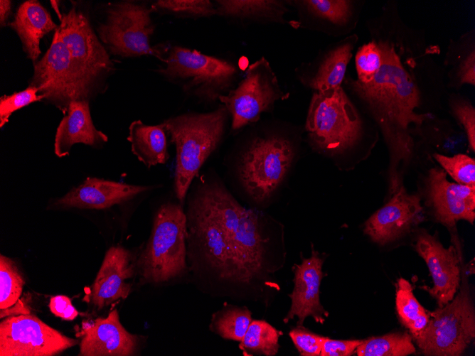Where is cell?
I'll list each match as a JSON object with an SVG mask.
<instances>
[{
	"mask_svg": "<svg viewBox=\"0 0 475 356\" xmlns=\"http://www.w3.org/2000/svg\"><path fill=\"white\" fill-rule=\"evenodd\" d=\"M382 65L368 83L351 80V87L366 104L380 126L389 149L390 193L400 187V165L407 163L414 149V131L429 115L415 112L420 106V91L414 78L402 65L393 44L378 42Z\"/></svg>",
	"mask_w": 475,
	"mask_h": 356,
	"instance_id": "1",
	"label": "cell"
},
{
	"mask_svg": "<svg viewBox=\"0 0 475 356\" xmlns=\"http://www.w3.org/2000/svg\"><path fill=\"white\" fill-rule=\"evenodd\" d=\"M200 188L218 219L234 283L250 284L262 276L268 241L257 213L242 206L220 183L203 182Z\"/></svg>",
	"mask_w": 475,
	"mask_h": 356,
	"instance_id": "2",
	"label": "cell"
},
{
	"mask_svg": "<svg viewBox=\"0 0 475 356\" xmlns=\"http://www.w3.org/2000/svg\"><path fill=\"white\" fill-rule=\"evenodd\" d=\"M227 113L221 105L210 112L184 114L161 123L176 147L174 191L180 203L184 202L193 180L218 145Z\"/></svg>",
	"mask_w": 475,
	"mask_h": 356,
	"instance_id": "3",
	"label": "cell"
},
{
	"mask_svg": "<svg viewBox=\"0 0 475 356\" xmlns=\"http://www.w3.org/2000/svg\"><path fill=\"white\" fill-rule=\"evenodd\" d=\"M187 218L181 205L167 203L159 209L151 237L138 265L146 282L159 284L187 269Z\"/></svg>",
	"mask_w": 475,
	"mask_h": 356,
	"instance_id": "4",
	"label": "cell"
},
{
	"mask_svg": "<svg viewBox=\"0 0 475 356\" xmlns=\"http://www.w3.org/2000/svg\"><path fill=\"white\" fill-rule=\"evenodd\" d=\"M459 292L432 312L416 336L415 342L425 355H461L475 338V312L469 288L462 275Z\"/></svg>",
	"mask_w": 475,
	"mask_h": 356,
	"instance_id": "5",
	"label": "cell"
},
{
	"mask_svg": "<svg viewBox=\"0 0 475 356\" xmlns=\"http://www.w3.org/2000/svg\"><path fill=\"white\" fill-rule=\"evenodd\" d=\"M306 129L317 148L341 153L358 141L362 126L356 109L340 86L313 95Z\"/></svg>",
	"mask_w": 475,
	"mask_h": 356,
	"instance_id": "6",
	"label": "cell"
},
{
	"mask_svg": "<svg viewBox=\"0 0 475 356\" xmlns=\"http://www.w3.org/2000/svg\"><path fill=\"white\" fill-rule=\"evenodd\" d=\"M165 59L166 66L159 72L185 92L208 101L218 99L237 72L226 60L179 46L171 48Z\"/></svg>",
	"mask_w": 475,
	"mask_h": 356,
	"instance_id": "7",
	"label": "cell"
},
{
	"mask_svg": "<svg viewBox=\"0 0 475 356\" xmlns=\"http://www.w3.org/2000/svg\"><path fill=\"white\" fill-rule=\"evenodd\" d=\"M294 156L291 143L281 137H259L241 156L240 181L246 193L262 202L273 193L283 180Z\"/></svg>",
	"mask_w": 475,
	"mask_h": 356,
	"instance_id": "8",
	"label": "cell"
},
{
	"mask_svg": "<svg viewBox=\"0 0 475 356\" xmlns=\"http://www.w3.org/2000/svg\"><path fill=\"white\" fill-rule=\"evenodd\" d=\"M151 6L132 1L112 4L107 10L105 23L100 25L98 33L110 52L122 57L153 55L164 63L162 52L150 45L154 26L151 20Z\"/></svg>",
	"mask_w": 475,
	"mask_h": 356,
	"instance_id": "9",
	"label": "cell"
},
{
	"mask_svg": "<svg viewBox=\"0 0 475 356\" xmlns=\"http://www.w3.org/2000/svg\"><path fill=\"white\" fill-rule=\"evenodd\" d=\"M91 84L79 72L57 28L50 46L34 64L31 85L65 114L71 102L87 99Z\"/></svg>",
	"mask_w": 475,
	"mask_h": 356,
	"instance_id": "10",
	"label": "cell"
},
{
	"mask_svg": "<svg viewBox=\"0 0 475 356\" xmlns=\"http://www.w3.org/2000/svg\"><path fill=\"white\" fill-rule=\"evenodd\" d=\"M279 98L283 99L284 94L268 61L263 57L249 65L235 89L218 97L232 117L234 130L256 122L260 114L270 110Z\"/></svg>",
	"mask_w": 475,
	"mask_h": 356,
	"instance_id": "11",
	"label": "cell"
},
{
	"mask_svg": "<svg viewBox=\"0 0 475 356\" xmlns=\"http://www.w3.org/2000/svg\"><path fill=\"white\" fill-rule=\"evenodd\" d=\"M77 343L31 314L8 316L0 323V356H53Z\"/></svg>",
	"mask_w": 475,
	"mask_h": 356,
	"instance_id": "12",
	"label": "cell"
},
{
	"mask_svg": "<svg viewBox=\"0 0 475 356\" xmlns=\"http://www.w3.org/2000/svg\"><path fill=\"white\" fill-rule=\"evenodd\" d=\"M81 75L89 82L113 68L108 53L91 28L85 16L73 6L63 14L58 28Z\"/></svg>",
	"mask_w": 475,
	"mask_h": 356,
	"instance_id": "13",
	"label": "cell"
},
{
	"mask_svg": "<svg viewBox=\"0 0 475 356\" xmlns=\"http://www.w3.org/2000/svg\"><path fill=\"white\" fill-rule=\"evenodd\" d=\"M415 249L425 261L434 286L429 290L442 307L451 301L461 282V257L456 246L445 248L436 235L423 231L417 238Z\"/></svg>",
	"mask_w": 475,
	"mask_h": 356,
	"instance_id": "14",
	"label": "cell"
},
{
	"mask_svg": "<svg viewBox=\"0 0 475 356\" xmlns=\"http://www.w3.org/2000/svg\"><path fill=\"white\" fill-rule=\"evenodd\" d=\"M393 194L365 222L364 233L380 245L396 240L424 219L418 195L408 194L403 185Z\"/></svg>",
	"mask_w": 475,
	"mask_h": 356,
	"instance_id": "15",
	"label": "cell"
},
{
	"mask_svg": "<svg viewBox=\"0 0 475 356\" xmlns=\"http://www.w3.org/2000/svg\"><path fill=\"white\" fill-rule=\"evenodd\" d=\"M427 184L429 201L438 222L449 228L460 220L474 223L475 187L449 182L447 173L439 168L429 170Z\"/></svg>",
	"mask_w": 475,
	"mask_h": 356,
	"instance_id": "16",
	"label": "cell"
},
{
	"mask_svg": "<svg viewBox=\"0 0 475 356\" xmlns=\"http://www.w3.org/2000/svg\"><path fill=\"white\" fill-rule=\"evenodd\" d=\"M324 259L319 256L312 247L311 256L302 258L301 264H295L292 267L294 271V289L289 295L292 304L289 312L284 318L287 323L295 316L298 318L297 325L302 326L303 323L309 316L312 317L316 323H323L324 316L328 315L320 302L319 288L324 276L322 266Z\"/></svg>",
	"mask_w": 475,
	"mask_h": 356,
	"instance_id": "17",
	"label": "cell"
},
{
	"mask_svg": "<svg viewBox=\"0 0 475 356\" xmlns=\"http://www.w3.org/2000/svg\"><path fill=\"white\" fill-rule=\"evenodd\" d=\"M80 356H130L136 354L138 338L123 327L117 309L106 318L83 322Z\"/></svg>",
	"mask_w": 475,
	"mask_h": 356,
	"instance_id": "18",
	"label": "cell"
},
{
	"mask_svg": "<svg viewBox=\"0 0 475 356\" xmlns=\"http://www.w3.org/2000/svg\"><path fill=\"white\" fill-rule=\"evenodd\" d=\"M134 269L129 251L121 246L110 247L92 285L90 302L100 310L117 300L125 299L132 287L127 281L134 276Z\"/></svg>",
	"mask_w": 475,
	"mask_h": 356,
	"instance_id": "19",
	"label": "cell"
},
{
	"mask_svg": "<svg viewBox=\"0 0 475 356\" xmlns=\"http://www.w3.org/2000/svg\"><path fill=\"white\" fill-rule=\"evenodd\" d=\"M150 187L87 178L56 202L63 207L82 209H105L132 199Z\"/></svg>",
	"mask_w": 475,
	"mask_h": 356,
	"instance_id": "20",
	"label": "cell"
},
{
	"mask_svg": "<svg viewBox=\"0 0 475 356\" xmlns=\"http://www.w3.org/2000/svg\"><path fill=\"white\" fill-rule=\"evenodd\" d=\"M108 138L93 124L87 99L71 102L55 133L54 151L61 158L68 156L77 143L96 146L107 142Z\"/></svg>",
	"mask_w": 475,
	"mask_h": 356,
	"instance_id": "21",
	"label": "cell"
},
{
	"mask_svg": "<svg viewBox=\"0 0 475 356\" xmlns=\"http://www.w3.org/2000/svg\"><path fill=\"white\" fill-rule=\"evenodd\" d=\"M9 26L18 34L28 58L34 63L41 53V39L58 28L47 10L34 0L26 1L20 5Z\"/></svg>",
	"mask_w": 475,
	"mask_h": 356,
	"instance_id": "22",
	"label": "cell"
},
{
	"mask_svg": "<svg viewBox=\"0 0 475 356\" xmlns=\"http://www.w3.org/2000/svg\"><path fill=\"white\" fill-rule=\"evenodd\" d=\"M166 133L161 124L151 126L136 120L129 125L127 139L132 151L147 168L168 161Z\"/></svg>",
	"mask_w": 475,
	"mask_h": 356,
	"instance_id": "23",
	"label": "cell"
},
{
	"mask_svg": "<svg viewBox=\"0 0 475 356\" xmlns=\"http://www.w3.org/2000/svg\"><path fill=\"white\" fill-rule=\"evenodd\" d=\"M356 41L355 36L349 37L326 55L310 82V86L313 89L317 92H324L341 86Z\"/></svg>",
	"mask_w": 475,
	"mask_h": 356,
	"instance_id": "24",
	"label": "cell"
},
{
	"mask_svg": "<svg viewBox=\"0 0 475 356\" xmlns=\"http://www.w3.org/2000/svg\"><path fill=\"white\" fill-rule=\"evenodd\" d=\"M216 14L225 16L279 20L287 11L282 3L272 0L215 1Z\"/></svg>",
	"mask_w": 475,
	"mask_h": 356,
	"instance_id": "25",
	"label": "cell"
},
{
	"mask_svg": "<svg viewBox=\"0 0 475 356\" xmlns=\"http://www.w3.org/2000/svg\"><path fill=\"white\" fill-rule=\"evenodd\" d=\"M395 306L398 316L412 337L416 336L427 324L429 311L422 307L413 293L411 284L405 279L397 280Z\"/></svg>",
	"mask_w": 475,
	"mask_h": 356,
	"instance_id": "26",
	"label": "cell"
},
{
	"mask_svg": "<svg viewBox=\"0 0 475 356\" xmlns=\"http://www.w3.org/2000/svg\"><path fill=\"white\" fill-rule=\"evenodd\" d=\"M415 351L410 334L392 333L363 340L355 352L358 356H407Z\"/></svg>",
	"mask_w": 475,
	"mask_h": 356,
	"instance_id": "27",
	"label": "cell"
},
{
	"mask_svg": "<svg viewBox=\"0 0 475 356\" xmlns=\"http://www.w3.org/2000/svg\"><path fill=\"white\" fill-rule=\"evenodd\" d=\"M282 332L262 320H252L240 348L266 356H274L279 350V338Z\"/></svg>",
	"mask_w": 475,
	"mask_h": 356,
	"instance_id": "28",
	"label": "cell"
},
{
	"mask_svg": "<svg viewBox=\"0 0 475 356\" xmlns=\"http://www.w3.org/2000/svg\"><path fill=\"white\" fill-rule=\"evenodd\" d=\"M252 320L246 307H231L214 314L210 328L224 339L240 342Z\"/></svg>",
	"mask_w": 475,
	"mask_h": 356,
	"instance_id": "29",
	"label": "cell"
},
{
	"mask_svg": "<svg viewBox=\"0 0 475 356\" xmlns=\"http://www.w3.org/2000/svg\"><path fill=\"white\" fill-rule=\"evenodd\" d=\"M23 277L16 263L0 256V309L13 306L20 298L24 285Z\"/></svg>",
	"mask_w": 475,
	"mask_h": 356,
	"instance_id": "30",
	"label": "cell"
},
{
	"mask_svg": "<svg viewBox=\"0 0 475 356\" xmlns=\"http://www.w3.org/2000/svg\"><path fill=\"white\" fill-rule=\"evenodd\" d=\"M433 157L457 183L475 187V160L466 154L447 156L434 153Z\"/></svg>",
	"mask_w": 475,
	"mask_h": 356,
	"instance_id": "31",
	"label": "cell"
},
{
	"mask_svg": "<svg viewBox=\"0 0 475 356\" xmlns=\"http://www.w3.org/2000/svg\"><path fill=\"white\" fill-rule=\"evenodd\" d=\"M312 14L336 24H344L351 15V1L306 0L301 1Z\"/></svg>",
	"mask_w": 475,
	"mask_h": 356,
	"instance_id": "32",
	"label": "cell"
},
{
	"mask_svg": "<svg viewBox=\"0 0 475 356\" xmlns=\"http://www.w3.org/2000/svg\"><path fill=\"white\" fill-rule=\"evenodd\" d=\"M358 80L368 83L373 80L382 65V53L378 43L371 41L361 46L355 58Z\"/></svg>",
	"mask_w": 475,
	"mask_h": 356,
	"instance_id": "33",
	"label": "cell"
},
{
	"mask_svg": "<svg viewBox=\"0 0 475 356\" xmlns=\"http://www.w3.org/2000/svg\"><path fill=\"white\" fill-rule=\"evenodd\" d=\"M152 7L185 16L201 17L216 14L214 5L208 0H159Z\"/></svg>",
	"mask_w": 475,
	"mask_h": 356,
	"instance_id": "34",
	"label": "cell"
},
{
	"mask_svg": "<svg viewBox=\"0 0 475 356\" xmlns=\"http://www.w3.org/2000/svg\"><path fill=\"white\" fill-rule=\"evenodd\" d=\"M38 92L39 93L38 87L30 85L22 91L2 96L0 98V127L2 128L9 122L13 112L45 99L44 95Z\"/></svg>",
	"mask_w": 475,
	"mask_h": 356,
	"instance_id": "35",
	"label": "cell"
},
{
	"mask_svg": "<svg viewBox=\"0 0 475 356\" xmlns=\"http://www.w3.org/2000/svg\"><path fill=\"white\" fill-rule=\"evenodd\" d=\"M289 335L301 356H319L321 354L324 338L298 326Z\"/></svg>",
	"mask_w": 475,
	"mask_h": 356,
	"instance_id": "36",
	"label": "cell"
},
{
	"mask_svg": "<svg viewBox=\"0 0 475 356\" xmlns=\"http://www.w3.org/2000/svg\"><path fill=\"white\" fill-rule=\"evenodd\" d=\"M452 111L466 133L469 147L475 150V110L471 104L466 101H457L452 104Z\"/></svg>",
	"mask_w": 475,
	"mask_h": 356,
	"instance_id": "37",
	"label": "cell"
},
{
	"mask_svg": "<svg viewBox=\"0 0 475 356\" xmlns=\"http://www.w3.org/2000/svg\"><path fill=\"white\" fill-rule=\"evenodd\" d=\"M363 340H333L324 337L321 356H350Z\"/></svg>",
	"mask_w": 475,
	"mask_h": 356,
	"instance_id": "38",
	"label": "cell"
},
{
	"mask_svg": "<svg viewBox=\"0 0 475 356\" xmlns=\"http://www.w3.org/2000/svg\"><path fill=\"white\" fill-rule=\"evenodd\" d=\"M48 306L52 313L63 320H73L78 315V311L66 296L58 295L51 297Z\"/></svg>",
	"mask_w": 475,
	"mask_h": 356,
	"instance_id": "39",
	"label": "cell"
},
{
	"mask_svg": "<svg viewBox=\"0 0 475 356\" xmlns=\"http://www.w3.org/2000/svg\"><path fill=\"white\" fill-rule=\"evenodd\" d=\"M461 84L475 85V52H470L461 61L458 72Z\"/></svg>",
	"mask_w": 475,
	"mask_h": 356,
	"instance_id": "40",
	"label": "cell"
},
{
	"mask_svg": "<svg viewBox=\"0 0 475 356\" xmlns=\"http://www.w3.org/2000/svg\"><path fill=\"white\" fill-rule=\"evenodd\" d=\"M31 297L27 296L18 299L13 306L0 309V318H3L11 315H18L23 314H31V307L28 301Z\"/></svg>",
	"mask_w": 475,
	"mask_h": 356,
	"instance_id": "41",
	"label": "cell"
},
{
	"mask_svg": "<svg viewBox=\"0 0 475 356\" xmlns=\"http://www.w3.org/2000/svg\"><path fill=\"white\" fill-rule=\"evenodd\" d=\"M11 1L8 0L0 1V23L1 26H5L6 21L11 13Z\"/></svg>",
	"mask_w": 475,
	"mask_h": 356,
	"instance_id": "42",
	"label": "cell"
},
{
	"mask_svg": "<svg viewBox=\"0 0 475 356\" xmlns=\"http://www.w3.org/2000/svg\"><path fill=\"white\" fill-rule=\"evenodd\" d=\"M50 4H51V5H52L53 9H54L55 11L56 12V14H57V15H58V18H59V19H60V21L61 18H62V17H63V15L60 14V11H59L58 3V1H57L51 0V1H50Z\"/></svg>",
	"mask_w": 475,
	"mask_h": 356,
	"instance_id": "43",
	"label": "cell"
}]
</instances>
